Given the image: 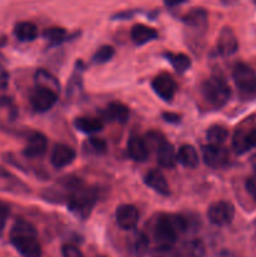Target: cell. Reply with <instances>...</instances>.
<instances>
[{"label": "cell", "instance_id": "6da1fadb", "mask_svg": "<svg viewBox=\"0 0 256 257\" xmlns=\"http://www.w3.org/2000/svg\"><path fill=\"white\" fill-rule=\"evenodd\" d=\"M10 242L23 257H42L37 228L27 220H17L10 231Z\"/></svg>", "mask_w": 256, "mask_h": 257}, {"label": "cell", "instance_id": "7a4b0ae2", "mask_svg": "<svg viewBox=\"0 0 256 257\" xmlns=\"http://www.w3.org/2000/svg\"><path fill=\"white\" fill-rule=\"evenodd\" d=\"M65 187L68 188L67 203L69 210L77 217L87 218L97 202L95 191L89 187H85L77 178L68 181Z\"/></svg>", "mask_w": 256, "mask_h": 257}, {"label": "cell", "instance_id": "3957f363", "mask_svg": "<svg viewBox=\"0 0 256 257\" xmlns=\"http://www.w3.org/2000/svg\"><path fill=\"white\" fill-rule=\"evenodd\" d=\"M201 92L206 102L216 109H220L227 104L231 97L230 85L220 74H213L207 78L201 85Z\"/></svg>", "mask_w": 256, "mask_h": 257}, {"label": "cell", "instance_id": "277c9868", "mask_svg": "<svg viewBox=\"0 0 256 257\" xmlns=\"http://www.w3.org/2000/svg\"><path fill=\"white\" fill-rule=\"evenodd\" d=\"M180 231L177 230L172 215H161L156 221L153 236L158 246H173Z\"/></svg>", "mask_w": 256, "mask_h": 257}, {"label": "cell", "instance_id": "5b68a950", "mask_svg": "<svg viewBox=\"0 0 256 257\" xmlns=\"http://www.w3.org/2000/svg\"><path fill=\"white\" fill-rule=\"evenodd\" d=\"M232 77L240 93L250 97L256 93V72L245 63H237L233 67Z\"/></svg>", "mask_w": 256, "mask_h": 257}, {"label": "cell", "instance_id": "8992f818", "mask_svg": "<svg viewBox=\"0 0 256 257\" xmlns=\"http://www.w3.org/2000/svg\"><path fill=\"white\" fill-rule=\"evenodd\" d=\"M207 217L216 226L230 225L235 217V208L227 201H218L208 207Z\"/></svg>", "mask_w": 256, "mask_h": 257}, {"label": "cell", "instance_id": "52a82bcc", "mask_svg": "<svg viewBox=\"0 0 256 257\" xmlns=\"http://www.w3.org/2000/svg\"><path fill=\"white\" fill-rule=\"evenodd\" d=\"M58 102V92L44 87H37L30 94V104L37 112H47Z\"/></svg>", "mask_w": 256, "mask_h": 257}, {"label": "cell", "instance_id": "ba28073f", "mask_svg": "<svg viewBox=\"0 0 256 257\" xmlns=\"http://www.w3.org/2000/svg\"><path fill=\"white\" fill-rule=\"evenodd\" d=\"M182 20L190 32L201 35L207 29L208 14L202 8H193L182 18Z\"/></svg>", "mask_w": 256, "mask_h": 257}, {"label": "cell", "instance_id": "9c48e42d", "mask_svg": "<svg viewBox=\"0 0 256 257\" xmlns=\"http://www.w3.org/2000/svg\"><path fill=\"white\" fill-rule=\"evenodd\" d=\"M202 158L210 167L221 168L228 163V152L222 146L207 145L202 147Z\"/></svg>", "mask_w": 256, "mask_h": 257}, {"label": "cell", "instance_id": "30bf717a", "mask_svg": "<svg viewBox=\"0 0 256 257\" xmlns=\"http://www.w3.org/2000/svg\"><path fill=\"white\" fill-rule=\"evenodd\" d=\"M152 88L156 92V94L163 100H171L176 94L177 90V84L167 73H161L155 79L152 80Z\"/></svg>", "mask_w": 256, "mask_h": 257}, {"label": "cell", "instance_id": "8fae6325", "mask_svg": "<svg viewBox=\"0 0 256 257\" xmlns=\"http://www.w3.org/2000/svg\"><path fill=\"white\" fill-rule=\"evenodd\" d=\"M238 49V40L230 27H223L217 38V52L222 57L233 55Z\"/></svg>", "mask_w": 256, "mask_h": 257}, {"label": "cell", "instance_id": "7c38bea8", "mask_svg": "<svg viewBox=\"0 0 256 257\" xmlns=\"http://www.w3.org/2000/svg\"><path fill=\"white\" fill-rule=\"evenodd\" d=\"M115 220L118 226L123 230H132L137 226L140 212L133 205H120L115 211Z\"/></svg>", "mask_w": 256, "mask_h": 257}, {"label": "cell", "instance_id": "4fadbf2b", "mask_svg": "<svg viewBox=\"0 0 256 257\" xmlns=\"http://www.w3.org/2000/svg\"><path fill=\"white\" fill-rule=\"evenodd\" d=\"M48 148V138L43 133L35 132L29 136L24 155L29 158H37L44 155Z\"/></svg>", "mask_w": 256, "mask_h": 257}, {"label": "cell", "instance_id": "5bb4252c", "mask_svg": "<svg viewBox=\"0 0 256 257\" xmlns=\"http://www.w3.org/2000/svg\"><path fill=\"white\" fill-rule=\"evenodd\" d=\"M75 160V151L67 145H57L50 155V162L55 168L69 166Z\"/></svg>", "mask_w": 256, "mask_h": 257}, {"label": "cell", "instance_id": "9a60e30c", "mask_svg": "<svg viewBox=\"0 0 256 257\" xmlns=\"http://www.w3.org/2000/svg\"><path fill=\"white\" fill-rule=\"evenodd\" d=\"M127 152L128 156L136 162H145L150 156V148H148L145 138L132 136L131 140L128 141Z\"/></svg>", "mask_w": 256, "mask_h": 257}, {"label": "cell", "instance_id": "2e32d148", "mask_svg": "<svg viewBox=\"0 0 256 257\" xmlns=\"http://www.w3.org/2000/svg\"><path fill=\"white\" fill-rule=\"evenodd\" d=\"M145 183L157 193L163 196L170 195V186L163 173L158 170H152L145 176Z\"/></svg>", "mask_w": 256, "mask_h": 257}, {"label": "cell", "instance_id": "e0dca14e", "mask_svg": "<svg viewBox=\"0 0 256 257\" xmlns=\"http://www.w3.org/2000/svg\"><path fill=\"white\" fill-rule=\"evenodd\" d=\"M157 37V30H155L151 27H147L145 24H136L131 29V39L137 45L147 44V43L155 40Z\"/></svg>", "mask_w": 256, "mask_h": 257}, {"label": "cell", "instance_id": "ac0fdd59", "mask_svg": "<svg viewBox=\"0 0 256 257\" xmlns=\"http://www.w3.org/2000/svg\"><path fill=\"white\" fill-rule=\"evenodd\" d=\"M156 151H157V161L160 166L165 168L175 167L176 162H177V153L171 143L163 141Z\"/></svg>", "mask_w": 256, "mask_h": 257}, {"label": "cell", "instance_id": "d6986e66", "mask_svg": "<svg viewBox=\"0 0 256 257\" xmlns=\"http://www.w3.org/2000/svg\"><path fill=\"white\" fill-rule=\"evenodd\" d=\"M198 153L195 147L191 145L181 146L177 152V162L181 163L183 167L196 168L198 166Z\"/></svg>", "mask_w": 256, "mask_h": 257}, {"label": "cell", "instance_id": "ffe728a7", "mask_svg": "<svg viewBox=\"0 0 256 257\" xmlns=\"http://www.w3.org/2000/svg\"><path fill=\"white\" fill-rule=\"evenodd\" d=\"M104 115L109 120H115V122L124 123L130 117V109L127 105L119 102H112L107 105L104 109Z\"/></svg>", "mask_w": 256, "mask_h": 257}, {"label": "cell", "instance_id": "44dd1931", "mask_svg": "<svg viewBox=\"0 0 256 257\" xmlns=\"http://www.w3.org/2000/svg\"><path fill=\"white\" fill-rule=\"evenodd\" d=\"M14 34L20 42H33L38 37V27L32 22H19L14 27Z\"/></svg>", "mask_w": 256, "mask_h": 257}, {"label": "cell", "instance_id": "7402d4cb", "mask_svg": "<svg viewBox=\"0 0 256 257\" xmlns=\"http://www.w3.org/2000/svg\"><path fill=\"white\" fill-rule=\"evenodd\" d=\"M74 125L78 131L87 135H93L103 130V122L99 118L79 117L74 120Z\"/></svg>", "mask_w": 256, "mask_h": 257}, {"label": "cell", "instance_id": "603a6c76", "mask_svg": "<svg viewBox=\"0 0 256 257\" xmlns=\"http://www.w3.org/2000/svg\"><path fill=\"white\" fill-rule=\"evenodd\" d=\"M206 137H207L208 145L222 146L223 143H225V141L227 140L228 131L226 130V127H223V125H211L207 130Z\"/></svg>", "mask_w": 256, "mask_h": 257}, {"label": "cell", "instance_id": "cb8c5ba5", "mask_svg": "<svg viewBox=\"0 0 256 257\" xmlns=\"http://www.w3.org/2000/svg\"><path fill=\"white\" fill-rule=\"evenodd\" d=\"M35 82H37V87L49 88V89L55 90V92L59 90V83H58V80L50 73H48L47 70H38L37 74H35Z\"/></svg>", "mask_w": 256, "mask_h": 257}, {"label": "cell", "instance_id": "d4e9b609", "mask_svg": "<svg viewBox=\"0 0 256 257\" xmlns=\"http://www.w3.org/2000/svg\"><path fill=\"white\" fill-rule=\"evenodd\" d=\"M166 57L170 60L172 67L175 68L176 72L178 73H185L191 67V59L186 54H182V53H177V54L168 53Z\"/></svg>", "mask_w": 256, "mask_h": 257}, {"label": "cell", "instance_id": "484cf974", "mask_svg": "<svg viewBox=\"0 0 256 257\" xmlns=\"http://www.w3.org/2000/svg\"><path fill=\"white\" fill-rule=\"evenodd\" d=\"M84 152L89 155H103L107 152V143L100 138H88L84 143Z\"/></svg>", "mask_w": 256, "mask_h": 257}, {"label": "cell", "instance_id": "4316f807", "mask_svg": "<svg viewBox=\"0 0 256 257\" xmlns=\"http://www.w3.org/2000/svg\"><path fill=\"white\" fill-rule=\"evenodd\" d=\"M44 37L49 40L52 44H60L62 42H64L65 39L68 38V33L65 32V29L63 28H58V27H53L49 28L44 32Z\"/></svg>", "mask_w": 256, "mask_h": 257}, {"label": "cell", "instance_id": "83f0119b", "mask_svg": "<svg viewBox=\"0 0 256 257\" xmlns=\"http://www.w3.org/2000/svg\"><path fill=\"white\" fill-rule=\"evenodd\" d=\"M185 250L190 257H203L205 256V245L201 240L195 238L186 243Z\"/></svg>", "mask_w": 256, "mask_h": 257}, {"label": "cell", "instance_id": "f1b7e54d", "mask_svg": "<svg viewBox=\"0 0 256 257\" xmlns=\"http://www.w3.org/2000/svg\"><path fill=\"white\" fill-rule=\"evenodd\" d=\"M232 146H233V150H235V152L238 153V155H242V153L247 152L248 147H247V145H246L245 131L238 130L237 132L235 133V136H233V140H232Z\"/></svg>", "mask_w": 256, "mask_h": 257}, {"label": "cell", "instance_id": "f546056e", "mask_svg": "<svg viewBox=\"0 0 256 257\" xmlns=\"http://www.w3.org/2000/svg\"><path fill=\"white\" fill-rule=\"evenodd\" d=\"M113 55H114V49L112 47H109V45H103L93 55V62L98 63V64H102V63L108 62Z\"/></svg>", "mask_w": 256, "mask_h": 257}, {"label": "cell", "instance_id": "4dcf8cb0", "mask_svg": "<svg viewBox=\"0 0 256 257\" xmlns=\"http://www.w3.org/2000/svg\"><path fill=\"white\" fill-rule=\"evenodd\" d=\"M152 257H177L172 246H158L153 250Z\"/></svg>", "mask_w": 256, "mask_h": 257}, {"label": "cell", "instance_id": "1f68e13d", "mask_svg": "<svg viewBox=\"0 0 256 257\" xmlns=\"http://www.w3.org/2000/svg\"><path fill=\"white\" fill-rule=\"evenodd\" d=\"M63 257H84L82 251L74 245H64L62 248Z\"/></svg>", "mask_w": 256, "mask_h": 257}, {"label": "cell", "instance_id": "d6a6232c", "mask_svg": "<svg viewBox=\"0 0 256 257\" xmlns=\"http://www.w3.org/2000/svg\"><path fill=\"white\" fill-rule=\"evenodd\" d=\"M9 206L0 201V236H2L3 231H4L5 223H7L8 217H9Z\"/></svg>", "mask_w": 256, "mask_h": 257}, {"label": "cell", "instance_id": "836d02e7", "mask_svg": "<svg viewBox=\"0 0 256 257\" xmlns=\"http://www.w3.org/2000/svg\"><path fill=\"white\" fill-rule=\"evenodd\" d=\"M148 248V240L143 233L137 236V240L135 243V250L137 253H145Z\"/></svg>", "mask_w": 256, "mask_h": 257}, {"label": "cell", "instance_id": "e575fe53", "mask_svg": "<svg viewBox=\"0 0 256 257\" xmlns=\"http://www.w3.org/2000/svg\"><path fill=\"white\" fill-rule=\"evenodd\" d=\"M245 140L248 150L256 148V128H252L250 131H245Z\"/></svg>", "mask_w": 256, "mask_h": 257}, {"label": "cell", "instance_id": "d590c367", "mask_svg": "<svg viewBox=\"0 0 256 257\" xmlns=\"http://www.w3.org/2000/svg\"><path fill=\"white\" fill-rule=\"evenodd\" d=\"M8 83H9V75L5 68L0 65V90L5 89L8 87Z\"/></svg>", "mask_w": 256, "mask_h": 257}, {"label": "cell", "instance_id": "8d00e7d4", "mask_svg": "<svg viewBox=\"0 0 256 257\" xmlns=\"http://www.w3.org/2000/svg\"><path fill=\"white\" fill-rule=\"evenodd\" d=\"M246 191L248 195L253 198L256 202V180H247L246 181Z\"/></svg>", "mask_w": 256, "mask_h": 257}, {"label": "cell", "instance_id": "74e56055", "mask_svg": "<svg viewBox=\"0 0 256 257\" xmlns=\"http://www.w3.org/2000/svg\"><path fill=\"white\" fill-rule=\"evenodd\" d=\"M163 2H165V4L167 5V7L173 8V7H178V5L183 4V3L187 2V0H163Z\"/></svg>", "mask_w": 256, "mask_h": 257}, {"label": "cell", "instance_id": "f35d334b", "mask_svg": "<svg viewBox=\"0 0 256 257\" xmlns=\"http://www.w3.org/2000/svg\"><path fill=\"white\" fill-rule=\"evenodd\" d=\"M220 2L225 5H232V4H235L237 0H220Z\"/></svg>", "mask_w": 256, "mask_h": 257}, {"label": "cell", "instance_id": "ab89813d", "mask_svg": "<svg viewBox=\"0 0 256 257\" xmlns=\"http://www.w3.org/2000/svg\"><path fill=\"white\" fill-rule=\"evenodd\" d=\"M251 165H252L253 170H255V172H256V156H253V157L251 158Z\"/></svg>", "mask_w": 256, "mask_h": 257}, {"label": "cell", "instance_id": "60d3db41", "mask_svg": "<svg viewBox=\"0 0 256 257\" xmlns=\"http://www.w3.org/2000/svg\"><path fill=\"white\" fill-rule=\"evenodd\" d=\"M253 3H255V5H256V0H253Z\"/></svg>", "mask_w": 256, "mask_h": 257}, {"label": "cell", "instance_id": "b9f144b4", "mask_svg": "<svg viewBox=\"0 0 256 257\" xmlns=\"http://www.w3.org/2000/svg\"><path fill=\"white\" fill-rule=\"evenodd\" d=\"M99 257H104V256H99Z\"/></svg>", "mask_w": 256, "mask_h": 257}]
</instances>
